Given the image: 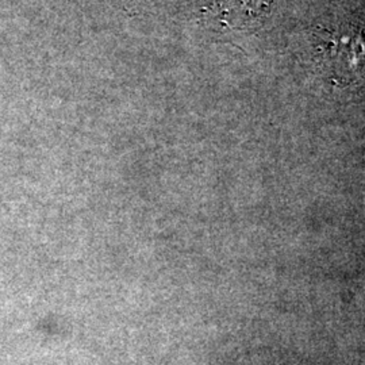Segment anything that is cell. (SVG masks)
Here are the masks:
<instances>
[{"label":"cell","instance_id":"1","mask_svg":"<svg viewBox=\"0 0 365 365\" xmlns=\"http://www.w3.org/2000/svg\"><path fill=\"white\" fill-rule=\"evenodd\" d=\"M327 57L336 78L353 83L365 80V34H344L330 39Z\"/></svg>","mask_w":365,"mask_h":365}]
</instances>
